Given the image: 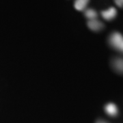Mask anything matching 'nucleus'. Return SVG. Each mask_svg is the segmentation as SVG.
I'll return each instance as SVG.
<instances>
[{
	"mask_svg": "<svg viewBox=\"0 0 123 123\" xmlns=\"http://www.w3.org/2000/svg\"><path fill=\"white\" fill-rule=\"evenodd\" d=\"M116 4L120 8H123V0H114Z\"/></svg>",
	"mask_w": 123,
	"mask_h": 123,
	"instance_id": "obj_8",
	"label": "nucleus"
},
{
	"mask_svg": "<svg viewBox=\"0 0 123 123\" xmlns=\"http://www.w3.org/2000/svg\"><path fill=\"white\" fill-rule=\"evenodd\" d=\"M85 16L90 20H93L96 19V18L97 17V13L95 10L92 9H88L85 12Z\"/></svg>",
	"mask_w": 123,
	"mask_h": 123,
	"instance_id": "obj_7",
	"label": "nucleus"
},
{
	"mask_svg": "<svg viewBox=\"0 0 123 123\" xmlns=\"http://www.w3.org/2000/svg\"><path fill=\"white\" fill-rule=\"evenodd\" d=\"M97 123H104V122H98Z\"/></svg>",
	"mask_w": 123,
	"mask_h": 123,
	"instance_id": "obj_9",
	"label": "nucleus"
},
{
	"mask_svg": "<svg viewBox=\"0 0 123 123\" xmlns=\"http://www.w3.org/2000/svg\"><path fill=\"white\" fill-rule=\"evenodd\" d=\"M88 27L92 31H100L101 30L103 27L104 25L100 22L99 21H97L96 19H93V20H90L88 22Z\"/></svg>",
	"mask_w": 123,
	"mask_h": 123,
	"instance_id": "obj_3",
	"label": "nucleus"
},
{
	"mask_svg": "<svg viewBox=\"0 0 123 123\" xmlns=\"http://www.w3.org/2000/svg\"><path fill=\"white\" fill-rule=\"evenodd\" d=\"M90 0H75L74 6L76 10L82 11L86 8Z\"/></svg>",
	"mask_w": 123,
	"mask_h": 123,
	"instance_id": "obj_5",
	"label": "nucleus"
},
{
	"mask_svg": "<svg viewBox=\"0 0 123 123\" xmlns=\"http://www.w3.org/2000/svg\"><path fill=\"white\" fill-rule=\"evenodd\" d=\"M106 113L111 116H115L118 114V108L114 103H109L105 107Z\"/></svg>",
	"mask_w": 123,
	"mask_h": 123,
	"instance_id": "obj_4",
	"label": "nucleus"
},
{
	"mask_svg": "<svg viewBox=\"0 0 123 123\" xmlns=\"http://www.w3.org/2000/svg\"><path fill=\"white\" fill-rule=\"evenodd\" d=\"M101 15H102L103 18H105L107 21H111L116 17L117 11H116V9L115 8L111 7V8H110L108 10L102 11Z\"/></svg>",
	"mask_w": 123,
	"mask_h": 123,
	"instance_id": "obj_2",
	"label": "nucleus"
},
{
	"mask_svg": "<svg viewBox=\"0 0 123 123\" xmlns=\"http://www.w3.org/2000/svg\"><path fill=\"white\" fill-rule=\"evenodd\" d=\"M110 43L114 48L123 52V36L118 32H114L110 36Z\"/></svg>",
	"mask_w": 123,
	"mask_h": 123,
	"instance_id": "obj_1",
	"label": "nucleus"
},
{
	"mask_svg": "<svg viewBox=\"0 0 123 123\" xmlns=\"http://www.w3.org/2000/svg\"><path fill=\"white\" fill-rule=\"evenodd\" d=\"M113 66L118 72L123 73V59L117 58L113 62Z\"/></svg>",
	"mask_w": 123,
	"mask_h": 123,
	"instance_id": "obj_6",
	"label": "nucleus"
}]
</instances>
